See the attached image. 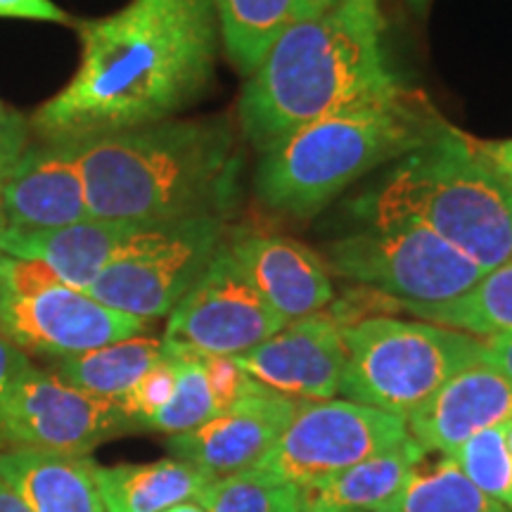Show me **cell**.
<instances>
[{"label": "cell", "instance_id": "obj_24", "mask_svg": "<svg viewBox=\"0 0 512 512\" xmlns=\"http://www.w3.org/2000/svg\"><path fill=\"white\" fill-rule=\"evenodd\" d=\"M399 309L413 313L425 323L479 339L512 332V256L451 302L432 306L399 304Z\"/></svg>", "mask_w": 512, "mask_h": 512}, {"label": "cell", "instance_id": "obj_12", "mask_svg": "<svg viewBox=\"0 0 512 512\" xmlns=\"http://www.w3.org/2000/svg\"><path fill=\"white\" fill-rule=\"evenodd\" d=\"M145 328L143 320L114 311L62 283L29 294L0 292V335L27 356H79L143 335Z\"/></svg>", "mask_w": 512, "mask_h": 512}, {"label": "cell", "instance_id": "obj_3", "mask_svg": "<svg viewBox=\"0 0 512 512\" xmlns=\"http://www.w3.org/2000/svg\"><path fill=\"white\" fill-rule=\"evenodd\" d=\"M382 29L349 0L287 29L242 88L238 121L249 143L264 152L330 114L399 98Z\"/></svg>", "mask_w": 512, "mask_h": 512}, {"label": "cell", "instance_id": "obj_15", "mask_svg": "<svg viewBox=\"0 0 512 512\" xmlns=\"http://www.w3.org/2000/svg\"><path fill=\"white\" fill-rule=\"evenodd\" d=\"M226 247L261 299L285 323L316 316L330 306L335 290L325 259L302 242L275 233L228 228Z\"/></svg>", "mask_w": 512, "mask_h": 512}, {"label": "cell", "instance_id": "obj_21", "mask_svg": "<svg viewBox=\"0 0 512 512\" xmlns=\"http://www.w3.org/2000/svg\"><path fill=\"white\" fill-rule=\"evenodd\" d=\"M337 0H214L221 43L242 76L254 74L273 43Z\"/></svg>", "mask_w": 512, "mask_h": 512}, {"label": "cell", "instance_id": "obj_25", "mask_svg": "<svg viewBox=\"0 0 512 512\" xmlns=\"http://www.w3.org/2000/svg\"><path fill=\"white\" fill-rule=\"evenodd\" d=\"M382 512H512L477 484H472L451 456L425 470H415L411 479Z\"/></svg>", "mask_w": 512, "mask_h": 512}, {"label": "cell", "instance_id": "obj_2", "mask_svg": "<svg viewBox=\"0 0 512 512\" xmlns=\"http://www.w3.org/2000/svg\"><path fill=\"white\" fill-rule=\"evenodd\" d=\"M228 117L169 119L72 143L91 219L162 226L226 216L240 171Z\"/></svg>", "mask_w": 512, "mask_h": 512}, {"label": "cell", "instance_id": "obj_39", "mask_svg": "<svg viewBox=\"0 0 512 512\" xmlns=\"http://www.w3.org/2000/svg\"><path fill=\"white\" fill-rule=\"evenodd\" d=\"M503 432H505V444H508V451L512 453V420L505 422Z\"/></svg>", "mask_w": 512, "mask_h": 512}, {"label": "cell", "instance_id": "obj_27", "mask_svg": "<svg viewBox=\"0 0 512 512\" xmlns=\"http://www.w3.org/2000/svg\"><path fill=\"white\" fill-rule=\"evenodd\" d=\"M164 351L176 361V392L145 427L174 437L197 430L204 422L216 418L219 406L211 394L202 354L171 342H164Z\"/></svg>", "mask_w": 512, "mask_h": 512}, {"label": "cell", "instance_id": "obj_30", "mask_svg": "<svg viewBox=\"0 0 512 512\" xmlns=\"http://www.w3.org/2000/svg\"><path fill=\"white\" fill-rule=\"evenodd\" d=\"M204 370H207V380L214 394L216 406H219V415L233 408L240 399L259 389L261 384L254 382L240 363L230 356H204Z\"/></svg>", "mask_w": 512, "mask_h": 512}, {"label": "cell", "instance_id": "obj_8", "mask_svg": "<svg viewBox=\"0 0 512 512\" xmlns=\"http://www.w3.org/2000/svg\"><path fill=\"white\" fill-rule=\"evenodd\" d=\"M226 216L200 214L147 226L86 294L138 320L169 316L226 242Z\"/></svg>", "mask_w": 512, "mask_h": 512}, {"label": "cell", "instance_id": "obj_37", "mask_svg": "<svg viewBox=\"0 0 512 512\" xmlns=\"http://www.w3.org/2000/svg\"><path fill=\"white\" fill-rule=\"evenodd\" d=\"M356 10H361L363 15L373 17V19H382L380 15V0H349ZM384 22V19H382Z\"/></svg>", "mask_w": 512, "mask_h": 512}, {"label": "cell", "instance_id": "obj_20", "mask_svg": "<svg viewBox=\"0 0 512 512\" xmlns=\"http://www.w3.org/2000/svg\"><path fill=\"white\" fill-rule=\"evenodd\" d=\"M427 451L413 437L323 482L299 489L302 512H382L418 470Z\"/></svg>", "mask_w": 512, "mask_h": 512}, {"label": "cell", "instance_id": "obj_29", "mask_svg": "<svg viewBox=\"0 0 512 512\" xmlns=\"http://www.w3.org/2000/svg\"><path fill=\"white\" fill-rule=\"evenodd\" d=\"M176 392V361L164 351V358L155 363L147 373L136 382V387L121 399L126 418L133 425H147L155 415L162 411L171 396Z\"/></svg>", "mask_w": 512, "mask_h": 512}, {"label": "cell", "instance_id": "obj_35", "mask_svg": "<svg viewBox=\"0 0 512 512\" xmlns=\"http://www.w3.org/2000/svg\"><path fill=\"white\" fill-rule=\"evenodd\" d=\"M477 150L489 159V164L512 185V140L501 143H475Z\"/></svg>", "mask_w": 512, "mask_h": 512}, {"label": "cell", "instance_id": "obj_14", "mask_svg": "<svg viewBox=\"0 0 512 512\" xmlns=\"http://www.w3.org/2000/svg\"><path fill=\"white\" fill-rule=\"evenodd\" d=\"M297 408L299 401L259 387L197 430L174 434L166 448L209 479L235 475L266 458Z\"/></svg>", "mask_w": 512, "mask_h": 512}, {"label": "cell", "instance_id": "obj_5", "mask_svg": "<svg viewBox=\"0 0 512 512\" xmlns=\"http://www.w3.org/2000/svg\"><path fill=\"white\" fill-rule=\"evenodd\" d=\"M439 128L406 91L330 114L261 152L256 195L268 209L313 216L375 166L418 150Z\"/></svg>", "mask_w": 512, "mask_h": 512}, {"label": "cell", "instance_id": "obj_11", "mask_svg": "<svg viewBox=\"0 0 512 512\" xmlns=\"http://www.w3.org/2000/svg\"><path fill=\"white\" fill-rule=\"evenodd\" d=\"M223 242L207 271L169 313L164 342L204 356H242L285 328Z\"/></svg>", "mask_w": 512, "mask_h": 512}, {"label": "cell", "instance_id": "obj_6", "mask_svg": "<svg viewBox=\"0 0 512 512\" xmlns=\"http://www.w3.org/2000/svg\"><path fill=\"white\" fill-rule=\"evenodd\" d=\"M339 394L406 420L453 375L482 363V339L425 320L370 316L344 328Z\"/></svg>", "mask_w": 512, "mask_h": 512}, {"label": "cell", "instance_id": "obj_26", "mask_svg": "<svg viewBox=\"0 0 512 512\" xmlns=\"http://www.w3.org/2000/svg\"><path fill=\"white\" fill-rule=\"evenodd\" d=\"M197 501L207 512H302L297 486L259 465L211 479Z\"/></svg>", "mask_w": 512, "mask_h": 512}, {"label": "cell", "instance_id": "obj_23", "mask_svg": "<svg viewBox=\"0 0 512 512\" xmlns=\"http://www.w3.org/2000/svg\"><path fill=\"white\" fill-rule=\"evenodd\" d=\"M162 358L164 339L136 335L86 354L57 358L53 373L83 392L121 401Z\"/></svg>", "mask_w": 512, "mask_h": 512}, {"label": "cell", "instance_id": "obj_18", "mask_svg": "<svg viewBox=\"0 0 512 512\" xmlns=\"http://www.w3.org/2000/svg\"><path fill=\"white\" fill-rule=\"evenodd\" d=\"M145 228L140 223L86 219L46 230H0V252L38 261L62 285L86 292Z\"/></svg>", "mask_w": 512, "mask_h": 512}, {"label": "cell", "instance_id": "obj_36", "mask_svg": "<svg viewBox=\"0 0 512 512\" xmlns=\"http://www.w3.org/2000/svg\"><path fill=\"white\" fill-rule=\"evenodd\" d=\"M0 512H31L29 505L22 501V496L15 494L3 479H0Z\"/></svg>", "mask_w": 512, "mask_h": 512}, {"label": "cell", "instance_id": "obj_28", "mask_svg": "<svg viewBox=\"0 0 512 512\" xmlns=\"http://www.w3.org/2000/svg\"><path fill=\"white\" fill-rule=\"evenodd\" d=\"M451 458L486 496L512 510V453L505 444L503 425L465 441Z\"/></svg>", "mask_w": 512, "mask_h": 512}, {"label": "cell", "instance_id": "obj_19", "mask_svg": "<svg viewBox=\"0 0 512 512\" xmlns=\"http://www.w3.org/2000/svg\"><path fill=\"white\" fill-rule=\"evenodd\" d=\"M0 479L31 512H105L88 458L36 448H0Z\"/></svg>", "mask_w": 512, "mask_h": 512}, {"label": "cell", "instance_id": "obj_7", "mask_svg": "<svg viewBox=\"0 0 512 512\" xmlns=\"http://www.w3.org/2000/svg\"><path fill=\"white\" fill-rule=\"evenodd\" d=\"M328 271L366 285L396 304H444L475 287L486 273L470 256L418 221H370L325 249Z\"/></svg>", "mask_w": 512, "mask_h": 512}, {"label": "cell", "instance_id": "obj_1", "mask_svg": "<svg viewBox=\"0 0 512 512\" xmlns=\"http://www.w3.org/2000/svg\"><path fill=\"white\" fill-rule=\"evenodd\" d=\"M72 81L29 119L48 143H81L178 114L207 95L221 31L214 0H131L107 17L76 19Z\"/></svg>", "mask_w": 512, "mask_h": 512}, {"label": "cell", "instance_id": "obj_17", "mask_svg": "<svg viewBox=\"0 0 512 512\" xmlns=\"http://www.w3.org/2000/svg\"><path fill=\"white\" fill-rule=\"evenodd\" d=\"M512 420V380L477 366L453 375L406 418L408 434L425 451L453 456L465 441Z\"/></svg>", "mask_w": 512, "mask_h": 512}, {"label": "cell", "instance_id": "obj_10", "mask_svg": "<svg viewBox=\"0 0 512 512\" xmlns=\"http://www.w3.org/2000/svg\"><path fill=\"white\" fill-rule=\"evenodd\" d=\"M133 427L119 401L102 399L24 361L5 401L3 446L86 458L102 441Z\"/></svg>", "mask_w": 512, "mask_h": 512}, {"label": "cell", "instance_id": "obj_16", "mask_svg": "<svg viewBox=\"0 0 512 512\" xmlns=\"http://www.w3.org/2000/svg\"><path fill=\"white\" fill-rule=\"evenodd\" d=\"M91 219L72 143H31L0 190V230H46Z\"/></svg>", "mask_w": 512, "mask_h": 512}, {"label": "cell", "instance_id": "obj_38", "mask_svg": "<svg viewBox=\"0 0 512 512\" xmlns=\"http://www.w3.org/2000/svg\"><path fill=\"white\" fill-rule=\"evenodd\" d=\"M164 512H207V510L202 508L200 501H183V503H178V505H174V508H169Z\"/></svg>", "mask_w": 512, "mask_h": 512}, {"label": "cell", "instance_id": "obj_13", "mask_svg": "<svg viewBox=\"0 0 512 512\" xmlns=\"http://www.w3.org/2000/svg\"><path fill=\"white\" fill-rule=\"evenodd\" d=\"M344 358V328L332 313L320 311L292 320L259 347L235 356V361L268 392L313 403L339 394Z\"/></svg>", "mask_w": 512, "mask_h": 512}, {"label": "cell", "instance_id": "obj_22", "mask_svg": "<svg viewBox=\"0 0 512 512\" xmlns=\"http://www.w3.org/2000/svg\"><path fill=\"white\" fill-rule=\"evenodd\" d=\"M105 512H164L183 501H197L211 479L178 458L143 465H95Z\"/></svg>", "mask_w": 512, "mask_h": 512}, {"label": "cell", "instance_id": "obj_31", "mask_svg": "<svg viewBox=\"0 0 512 512\" xmlns=\"http://www.w3.org/2000/svg\"><path fill=\"white\" fill-rule=\"evenodd\" d=\"M31 145L29 119L17 110H12L8 102L0 100V190L5 178L15 169L19 157Z\"/></svg>", "mask_w": 512, "mask_h": 512}, {"label": "cell", "instance_id": "obj_34", "mask_svg": "<svg viewBox=\"0 0 512 512\" xmlns=\"http://www.w3.org/2000/svg\"><path fill=\"white\" fill-rule=\"evenodd\" d=\"M482 363L512 380V332L482 339Z\"/></svg>", "mask_w": 512, "mask_h": 512}, {"label": "cell", "instance_id": "obj_9", "mask_svg": "<svg viewBox=\"0 0 512 512\" xmlns=\"http://www.w3.org/2000/svg\"><path fill=\"white\" fill-rule=\"evenodd\" d=\"M411 439L406 420L347 399L299 403L297 413L259 467L297 489Z\"/></svg>", "mask_w": 512, "mask_h": 512}, {"label": "cell", "instance_id": "obj_40", "mask_svg": "<svg viewBox=\"0 0 512 512\" xmlns=\"http://www.w3.org/2000/svg\"><path fill=\"white\" fill-rule=\"evenodd\" d=\"M408 3L413 5L415 12H420V15H422V12L427 10V3H430V0H408Z\"/></svg>", "mask_w": 512, "mask_h": 512}, {"label": "cell", "instance_id": "obj_33", "mask_svg": "<svg viewBox=\"0 0 512 512\" xmlns=\"http://www.w3.org/2000/svg\"><path fill=\"white\" fill-rule=\"evenodd\" d=\"M27 358L29 356L22 349H17L8 337L0 335V425H3L5 401H8L12 382H15L19 368L24 366ZM0 448H3V441H0Z\"/></svg>", "mask_w": 512, "mask_h": 512}, {"label": "cell", "instance_id": "obj_4", "mask_svg": "<svg viewBox=\"0 0 512 512\" xmlns=\"http://www.w3.org/2000/svg\"><path fill=\"white\" fill-rule=\"evenodd\" d=\"M356 209L368 221H418L484 271L512 256V185L448 126L396 159Z\"/></svg>", "mask_w": 512, "mask_h": 512}, {"label": "cell", "instance_id": "obj_32", "mask_svg": "<svg viewBox=\"0 0 512 512\" xmlns=\"http://www.w3.org/2000/svg\"><path fill=\"white\" fill-rule=\"evenodd\" d=\"M0 19H29L74 27L76 19L53 0H0Z\"/></svg>", "mask_w": 512, "mask_h": 512}]
</instances>
